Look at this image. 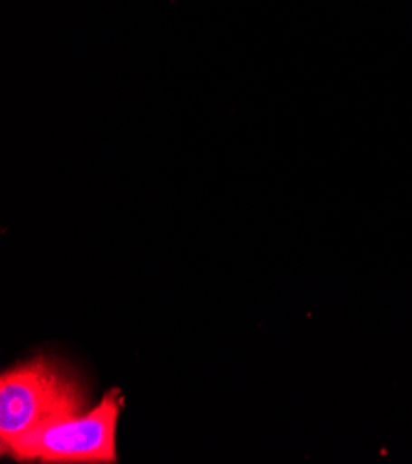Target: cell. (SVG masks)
Masks as SVG:
<instances>
[{
    "label": "cell",
    "mask_w": 412,
    "mask_h": 464,
    "mask_svg": "<svg viewBox=\"0 0 412 464\" xmlns=\"http://www.w3.org/2000/svg\"><path fill=\"white\" fill-rule=\"evenodd\" d=\"M80 385L56 362L37 357L6 370L0 378V448L10 455L17 444L60 419L80 412Z\"/></svg>",
    "instance_id": "1"
},
{
    "label": "cell",
    "mask_w": 412,
    "mask_h": 464,
    "mask_svg": "<svg viewBox=\"0 0 412 464\" xmlns=\"http://www.w3.org/2000/svg\"><path fill=\"white\" fill-rule=\"evenodd\" d=\"M122 396L111 391L87 412H74L24 439L10 453L15 460L93 464L117 460V424Z\"/></svg>",
    "instance_id": "2"
}]
</instances>
